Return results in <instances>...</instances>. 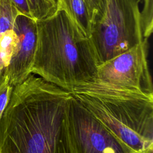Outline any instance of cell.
Listing matches in <instances>:
<instances>
[{
    "label": "cell",
    "instance_id": "9a60e30c",
    "mask_svg": "<svg viewBox=\"0 0 153 153\" xmlns=\"http://www.w3.org/2000/svg\"><path fill=\"white\" fill-rule=\"evenodd\" d=\"M5 77V76H2V75L0 74V84H1V83L2 82V81L4 80V79Z\"/></svg>",
    "mask_w": 153,
    "mask_h": 153
},
{
    "label": "cell",
    "instance_id": "4fadbf2b",
    "mask_svg": "<svg viewBox=\"0 0 153 153\" xmlns=\"http://www.w3.org/2000/svg\"><path fill=\"white\" fill-rule=\"evenodd\" d=\"M85 1L91 16L93 27L94 23L100 17L103 12L105 0H85Z\"/></svg>",
    "mask_w": 153,
    "mask_h": 153
},
{
    "label": "cell",
    "instance_id": "277c9868",
    "mask_svg": "<svg viewBox=\"0 0 153 153\" xmlns=\"http://www.w3.org/2000/svg\"><path fill=\"white\" fill-rule=\"evenodd\" d=\"M140 0H105L90 38L98 66L142 42Z\"/></svg>",
    "mask_w": 153,
    "mask_h": 153
},
{
    "label": "cell",
    "instance_id": "3957f363",
    "mask_svg": "<svg viewBox=\"0 0 153 153\" xmlns=\"http://www.w3.org/2000/svg\"><path fill=\"white\" fill-rule=\"evenodd\" d=\"M71 94L99 122L139 153H153V96L96 80Z\"/></svg>",
    "mask_w": 153,
    "mask_h": 153
},
{
    "label": "cell",
    "instance_id": "7a4b0ae2",
    "mask_svg": "<svg viewBox=\"0 0 153 153\" xmlns=\"http://www.w3.org/2000/svg\"><path fill=\"white\" fill-rule=\"evenodd\" d=\"M36 26L32 74L70 92L95 79L98 64L90 39L63 8Z\"/></svg>",
    "mask_w": 153,
    "mask_h": 153
},
{
    "label": "cell",
    "instance_id": "8fae6325",
    "mask_svg": "<svg viewBox=\"0 0 153 153\" xmlns=\"http://www.w3.org/2000/svg\"><path fill=\"white\" fill-rule=\"evenodd\" d=\"M142 8L140 19L142 34L144 39H148L153 30V0H140Z\"/></svg>",
    "mask_w": 153,
    "mask_h": 153
},
{
    "label": "cell",
    "instance_id": "6da1fadb",
    "mask_svg": "<svg viewBox=\"0 0 153 153\" xmlns=\"http://www.w3.org/2000/svg\"><path fill=\"white\" fill-rule=\"evenodd\" d=\"M71 93L33 74L14 86L0 119V153H75Z\"/></svg>",
    "mask_w": 153,
    "mask_h": 153
},
{
    "label": "cell",
    "instance_id": "5b68a950",
    "mask_svg": "<svg viewBox=\"0 0 153 153\" xmlns=\"http://www.w3.org/2000/svg\"><path fill=\"white\" fill-rule=\"evenodd\" d=\"M68 121L75 153H139L112 133L72 94Z\"/></svg>",
    "mask_w": 153,
    "mask_h": 153
},
{
    "label": "cell",
    "instance_id": "9c48e42d",
    "mask_svg": "<svg viewBox=\"0 0 153 153\" xmlns=\"http://www.w3.org/2000/svg\"><path fill=\"white\" fill-rule=\"evenodd\" d=\"M32 18L36 22L54 14L59 8V0H27Z\"/></svg>",
    "mask_w": 153,
    "mask_h": 153
},
{
    "label": "cell",
    "instance_id": "5bb4252c",
    "mask_svg": "<svg viewBox=\"0 0 153 153\" xmlns=\"http://www.w3.org/2000/svg\"><path fill=\"white\" fill-rule=\"evenodd\" d=\"M19 13L32 18L27 0H11Z\"/></svg>",
    "mask_w": 153,
    "mask_h": 153
},
{
    "label": "cell",
    "instance_id": "7c38bea8",
    "mask_svg": "<svg viewBox=\"0 0 153 153\" xmlns=\"http://www.w3.org/2000/svg\"><path fill=\"white\" fill-rule=\"evenodd\" d=\"M13 87L6 76L0 84V119L10 99Z\"/></svg>",
    "mask_w": 153,
    "mask_h": 153
},
{
    "label": "cell",
    "instance_id": "ba28073f",
    "mask_svg": "<svg viewBox=\"0 0 153 153\" xmlns=\"http://www.w3.org/2000/svg\"><path fill=\"white\" fill-rule=\"evenodd\" d=\"M59 8H63L68 13L86 37L90 38L93 23L85 0H59Z\"/></svg>",
    "mask_w": 153,
    "mask_h": 153
},
{
    "label": "cell",
    "instance_id": "8992f818",
    "mask_svg": "<svg viewBox=\"0 0 153 153\" xmlns=\"http://www.w3.org/2000/svg\"><path fill=\"white\" fill-rule=\"evenodd\" d=\"M148 39L98 66L94 80L153 96Z\"/></svg>",
    "mask_w": 153,
    "mask_h": 153
},
{
    "label": "cell",
    "instance_id": "52a82bcc",
    "mask_svg": "<svg viewBox=\"0 0 153 153\" xmlns=\"http://www.w3.org/2000/svg\"><path fill=\"white\" fill-rule=\"evenodd\" d=\"M14 29L18 43L5 72L9 84L13 86L21 83L32 74L36 43V22L19 14L16 18Z\"/></svg>",
    "mask_w": 153,
    "mask_h": 153
},
{
    "label": "cell",
    "instance_id": "30bf717a",
    "mask_svg": "<svg viewBox=\"0 0 153 153\" xmlns=\"http://www.w3.org/2000/svg\"><path fill=\"white\" fill-rule=\"evenodd\" d=\"M19 14L11 0H0V36L14 29L16 18Z\"/></svg>",
    "mask_w": 153,
    "mask_h": 153
}]
</instances>
